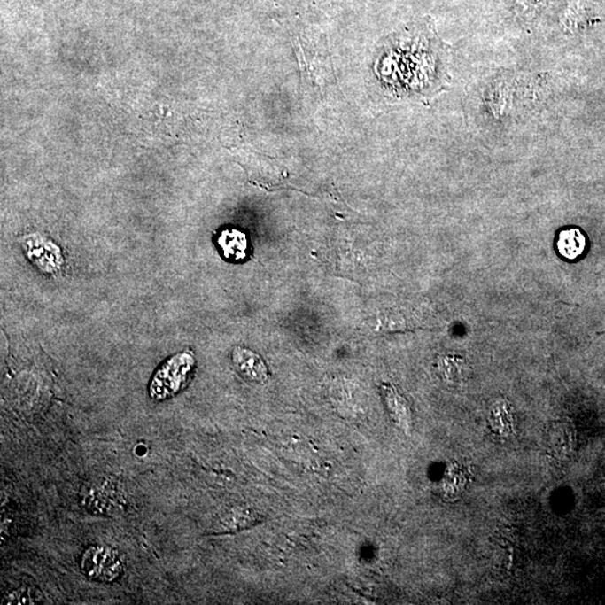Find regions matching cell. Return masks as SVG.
<instances>
[{"label":"cell","mask_w":605,"mask_h":605,"mask_svg":"<svg viewBox=\"0 0 605 605\" xmlns=\"http://www.w3.org/2000/svg\"><path fill=\"white\" fill-rule=\"evenodd\" d=\"M232 363L248 382L264 384L269 379L268 365L260 354L244 346H236L231 354Z\"/></svg>","instance_id":"5b68a950"},{"label":"cell","mask_w":605,"mask_h":605,"mask_svg":"<svg viewBox=\"0 0 605 605\" xmlns=\"http://www.w3.org/2000/svg\"><path fill=\"white\" fill-rule=\"evenodd\" d=\"M81 570L93 581L112 582L122 573V562L115 549L96 546L84 552Z\"/></svg>","instance_id":"7a4b0ae2"},{"label":"cell","mask_w":605,"mask_h":605,"mask_svg":"<svg viewBox=\"0 0 605 605\" xmlns=\"http://www.w3.org/2000/svg\"><path fill=\"white\" fill-rule=\"evenodd\" d=\"M28 260L45 274H55L61 269L63 257L60 247L43 236L32 235L23 240Z\"/></svg>","instance_id":"3957f363"},{"label":"cell","mask_w":605,"mask_h":605,"mask_svg":"<svg viewBox=\"0 0 605 605\" xmlns=\"http://www.w3.org/2000/svg\"><path fill=\"white\" fill-rule=\"evenodd\" d=\"M382 395L393 424L405 433H409L413 429V415L408 401L392 384H383Z\"/></svg>","instance_id":"8992f818"},{"label":"cell","mask_w":605,"mask_h":605,"mask_svg":"<svg viewBox=\"0 0 605 605\" xmlns=\"http://www.w3.org/2000/svg\"><path fill=\"white\" fill-rule=\"evenodd\" d=\"M220 252L227 261L239 264L251 256L252 247L248 235L237 228H224L217 236Z\"/></svg>","instance_id":"277c9868"},{"label":"cell","mask_w":605,"mask_h":605,"mask_svg":"<svg viewBox=\"0 0 605 605\" xmlns=\"http://www.w3.org/2000/svg\"><path fill=\"white\" fill-rule=\"evenodd\" d=\"M196 363V357L191 350L183 351L167 359L151 380V399L165 400L183 391L191 382Z\"/></svg>","instance_id":"6da1fadb"},{"label":"cell","mask_w":605,"mask_h":605,"mask_svg":"<svg viewBox=\"0 0 605 605\" xmlns=\"http://www.w3.org/2000/svg\"><path fill=\"white\" fill-rule=\"evenodd\" d=\"M586 237L579 228H566L558 234L557 252L567 260H577L586 252Z\"/></svg>","instance_id":"52a82bcc"}]
</instances>
